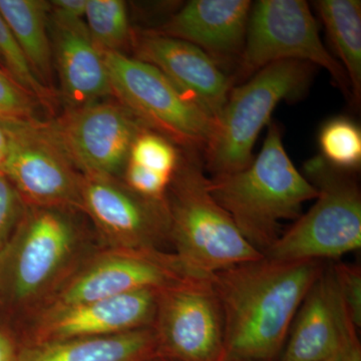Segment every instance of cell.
I'll return each mask as SVG.
<instances>
[{
    "mask_svg": "<svg viewBox=\"0 0 361 361\" xmlns=\"http://www.w3.org/2000/svg\"><path fill=\"white\" fill-rule=\"evenodd\" d=\"M323 261L263 257L214 273L211 285L225 323V361H277Z\"/></svg>",
    "mask_w": 361,
    "mask_h": 361,
    "instance_id": "obj_1",
    "label": "cell"
},
{
    "mask_svg": "<svg viewBox=\"0 0 361 361\" xmlns=\"http://www.w3.org/2000/svg\"><path fill=\"white\" fill-rule=\"evenodd\" d=\"M80 211L26 206L0 253V304L23 322L39 312L101 244L78 217Z\"/></svg>",
    "mask_w": 361,
    "mask_h": 361,
    "instance_id": "obj_2",
    "label": "cell"
},
{
    "mask_svg": "<svg viewBox=\"0 0 361 361\" xmlns=\"http://www.w3.org/2000/svg\"><path fill=\"white\" fill-rule=\"evenodd\" d=\"M208 189L262 255L281 235V221L298 219L303 204L317 196V190L292 163L275 123H268L262 149L248 167L209 178Z\"/></svg>",
    "mask_w": 361,
    "mask_h": 361,
    "instance_id": "obj_3",
    "label": "cell"
},
{
    "mask_svg": "<svg viewBox=\"0 0 361 361\" xmlns=\"http://www.w3.org/2000/svg\"><path fill=\"white\" fill-rule=\"evenodd\" d=\"M208 180L198 158L180 160L165 200L174 253L190 269L212 276L263 255L246 241L231 216L213 198Z\"/></svg>",
    "mask_w": 361,
    "mask_h": 361,
    "instance_id": "obj_4",
    "label": "cell"
},
{
    "mask_svg": "<svg viewBox=\"0 0 361 361\" xmlns=\"http://www.w3.org/2000/svg\"><path fill=\"white\" fill-rule=\"evenodd\" d=\"M304 172L317 190L315 204L263 256L283 262H324L360 249L361 195L353 172L334 167L322 156L310 159Z\"/></svg>",
    "mask_w": 361,
    "mask_h": 361,
    "instance_id": "obj_5",
    "label": "cell"
},
{
    "mask_svg": "<svg viewBox=\"0 0 361 361\" xmlns=\"http://www.w3.org/2000/svg\"><path fill=\"white\" fill-rule=\"evenodd\" d=\"M312 66L298 61H277L257 71L246 84L232 87L204 153V167L213 177L250 165L252 149L273 111L280 102L296 99L307 89Z\"/></svg>",
    "mask_w": 361,
    "mask_h": 361,
    "instance_id": "obj_6",
    "label": "cell"
},
{
    "mask_svg": "<svg viewBox=\"0 0 361 361\" xmlns=\"http://www.w3.org/2000/svg\"><path fill=\"white\" fill-rule=\"evenodd\" d=\"M111 92L148 129L205 153L217 121L195 104L160 70L123 52H104Z\"/></svg>",
    "mask_w": 361,
    "mask_h": 361,
    "instance_id": "obj_7",
    "label": "cell"
},
{
    "mask_svg": "<svg viewBox=\"0 0 361 361\" xmlns=\"http://www.w3.org/2000/svg\"><path fill=\"white\" fill-rule=\"evenodd\" d=\"M210 278L190 269L174 252L99 246L35 315L130 292L161 291Z\"/></svg>",
    "mask_w": 361,
    "mask_h": 361,
    "instance_id": "obj_8",
    "label": "cell"
},
{
    "mask_svg": "<svg viewBox=\"0 0 361 361\" xmlns=\"http://www.w3.org/2000/svg\"><path fill=\"white\" fill-rule=\"evenodd\" d=\"M0 126L7 139L4 175L26 206L80 212L82 174L59 141L51 123L37 118L0 120Z\"/></svg>",
    "mask_w": 361,
    "mask_h": 361,
    "instance_id": "obj_9",
    "label": "cell"
},
{
    "mask_svg": "<svg viewBox=\"0 0 361 361\" xmlns=\"http://www.w3.org/2000/svg\"><path fill=\"white\" fill-rule=\"evenodd\" d=\"M282 61L322 66L343 94L351 97L345 71L325 49L314 16L304 0H260L252 6L240 75L250 77Z\"/></svg>",
    "mask_w": 361,
    "mask_h": 361,
    "instance_id": "obj_10",
    "label": "cell"
},
{
    "mask_svg": "<svg viewBox=\"0 0 361 361\" xmlns=\"http://www.w3.org/2000/svg\"><path fill=\"white\" fill-rule=\"evenodd\" d=\"M80 210L92 222L101 246L165 250L171 245L165 199L142 196L121 178L82 175Z\"/></svg>",
    "mask_w": 361,
    "mask_h": 361,
    "instance_id": "obj_11",
    "label": "cell"
},
{
    "mask_svg": "<svg viewBox=\"0 0 361 361\" xmlns=\"http://www.w3.org/2000/svg\"><path fill=\"white\" fill-rule=\"evenodd\" d=\"M158 357L225 361V323L210 279L159 292L155 320Z\"/></svg>",
    "mask_w": 361,
    "mask_h": 361,
    "instance_id": "obj_12",
    "label": "cell"
},
{
    "mask_svg": "<svg viewBox=\"0 0 361 361\" xmlns=\"http://www.w3.org/2000/svg\"><path fill=\"white\" fill-rule=\"evenodd\" d=\"M52 130L82 175L120 178L133 144L149 130L120 103L97 101L71 108Z\"/></svg>",
    "mask_w": 361,
    "mask_h": 361,
    "instance_id": "obj_13",
    "label": "cell"
},
{
    "mask_svg": "<svg viewBox=\"0 0 361 361\" xmlns=\"http://www.w3.org/2000/svg\"><path fill=\"white\" fill-rule=\"evenodd\" d=\"M159 292H130L39 313L23 322V345L116 336L153 326Z\"/></svg>",
    "mask_w": 361,
    "mask_h": 361,
    "instance_id": "obj_14",
    "label": "cell"
},
{
    "mask_svg": "<svg viewBox=\"0 0 361 361\" xmlns=\"http://www.w3.org/2000/svg\"><path fill=\"white\" fill-rule=\"evenodd\" d=\"M137 56L156 66L185 96L218 120L234 80L206 52L184 40L153 32L140 35Z\"/></svg>",
    "mask_w": 361,
    "mask_h": 361,
    "instance_id": "obj_15",
    "label": "cell"
},
{
    "mask_svg": "<svg viewBox=\"0 0 361 361\" xmlns=\"http://www.w3.org/2000/svg\"><path fill=\"white\" fill-rule=\"evenodd\" d=\"M252 6L249 0H193L157 32L196 45L219 66L239 63Z\"/></svg>",
    "mask_w": 361,
    "mask_h": 361,
    "instance_id": "obj_16",
    "label": "cell"
},
{
    "mask_svg": "<svg viewBox=\"0 0 361 361\" xmlns=\"http://www.w3.org/2000/svg\"><path fill=\"white\" fill-rule=\"evenodd\" d=\"M348 313L330 264L305 296L277 361H324L341 350Z\"/></svg>",
    "mask_w": 361,
    "mask_h": 361,
    "instance_id": "obj_17",
    "label": "cell"
},
{
    "mask_svg": "<svg viewBox=\"0 0 361 361\" xmlns=\"http://www.w3.org/2000/svg\"><path fill=\"white\" fill-rule=\"evenodd\" d=\"M52 54L61 90L71 108L101 101L113 94L104 54L90 39L85 20H51Z\"/></svg>",
    "mask_w": 361,
    "mask_h": 361,
    "instance_id": "obj_18",
    "label": "cell"
},
{
    "mask_svg": "<svg viewBox=\"0 0 361 361\" xmlns=\"http://www.w3.org/2000/svg\"><path fill=\"white\" fill-rule=\"evenodd\" d=\"M158 357L153 327L116 336L23 345L18 361H151Z\"/></svg>",
    "mask_w": 361,
    "mask_h": 361,
    "instance_id": "obj_19",
    "label": "cell"
},
{
    "mask_svg": "<svg viewBox=\"0 0 361 361\" xmlns=\"http://www.w3.org/2000/svg\"><path fill=\"white\" fill-rule=\"evenodd\" d=\"M49 2L42 0H0V14L35 75L49 89L54 61L49 35Z\"/></svg>",
    "mask_w": 361,
    "mask_h": 361,
    "instance_id": "obj_20",
    "label": "cell"
},
{
    "mask_svg": "<svg viewBox=\"0 0 361 361\" xmlns=\"http://www.w3.org/2000/svg\"><path fill=\"white\" fill-rule=\"evenodd\" d=\"M334 51L348 75L351 97H361V2L318 0L313 2Z\"/></svg>",
    "mask_w": 361,
    "mask_h": 361,
    "instance_id": "obj_21",
    "label": "cell"
},
{
    "mask_svg": "<svg viewBox=\"0 0 361 361\" xmlns=\"http://www.w3.org/2000/svg\"><path fill=\"white\" fill-rule=\"evenodd\" d=\"M85 23L102 54L121 52L130 39L127 4L122 0H87Z\"/></svg>",
    "mask_w": 361,
    "mask_h": 361,
    "instance_id": "obj_22",
    "label": "cell"
},
{
    "mask_svg": "<svg viewBox=\"0 0 361 361\" xmlns=\"http://www.w3.org/2000/svg\"><path fill=\"white\" fill-rule=\"evenodd\" d=\"M322 158L334 167L355 172L361 164V132L348 118L329 121L318 135Z\"/></svg>",
    "mask_w": 361,
    "mask_h": 361,
    "instance_id": "obj_23",
    "label": "cell"
},
{
    "mask_svg": "<svg viewBox=\"0 0 361 361\" xmlns=\"http://www.w3.org/2000/svg\"><path fill=\"white\" fill-rule=\"evenodd\" d=\"M0 66L37 102L51 108L54 92L35 75L18 40L0 14Z\"/></svg>",
    "mask_w": 361,
    "mask_h": 361,
    "instance_id": "obj_24",
    "label": "cell"
},
{
    "mask_svg": "<svg viewBox=\"0 0 361 361\" xmlns=\"http://www.w3.org/2000/svg\"><path fill=\"white\" fill-rule=\"evenodd\" d=\"M180 160L179 154L170 140L147 130L135 139L128 163L172 178Z\"/></svg>",
    "mask_w": 361,
    "mask_h": 361,
    "instance_id": "obj_25",
    "label": "cell"
},
{
    "mask_svg": "<svg viewBox=\"0 0 361 361\" xmlns=\"http://www.w3.org/2000/svg\"><path fill=\"white\" fill-rule=\"evenodd\" d=\"M37 101L0 68V120H32Z\"/></svg>",
    "mask_w": 361,
    "mask_h": 361,
    "instance_id": "obj_26",
    "label": "cell"
},
{
    "mask_svg": "<svg viewBox=\"0 0 361 361\" xmlns=\"http://www.w3.org/2000/svg\"><path fill=\"white\" fill-rule=\"evenodd\" d=\"M26 210V204L6 176L0 175V253L16 232Z\"/></svg>",
    "mask_w": 361,
    "mask_h": 361,
    "instance_id": "obj_27",
    "label": "cell"
},
{
    "mask_svg": "<svg viewBox=\"0 0 361 361\" xmlns=\"http://www.w3.org/2000/svg\"><path fill=\"white\" fill-rule=\"evenodd\" d=\"M339 293L351 322L361 327V269L360 266L338 262L330 264Z\"/></svg>",
    "mask_w": 361,
    "mask_h": 361,
    "instance_id": "obj_28",
    "label": "cell"
},
{
    "mask_svg": "<svg viewBox=\"0 0 361 361\" xmlns=\"http://www.w3.org/2000/svg\"><path fill=\"white\" fill-rule=\"evenodd\" d=\"M172 178L128 163L123 171V180L133 191L142 196L152 199H165Z\"/></svg>",
    "mask_w": 361,
    "mask_h": 361,
    "instance_id": "obj_29",
    "label": "cell"
},
{
    "mask_svg": "<svg viewBox=\"0 0 361 361\" xmlns=\"http://www.w3.org/2000/svg\"><path fill=\"white\" fill-rule=\"evenodd\" d=\"M49 6L51 20L65 23L85 20L87 0H54L49 2Z\"/></svg>",
    "mask_w": 361,
    "mask_h": 361,
    "instance_id": "obj_30",
    "label": "cell"
},
{
    "mask_svg": "<svg viewBox=\"0 0 361 361\" xmlns=\"http://www.w3.org/2000/svg\"><path fill=\"white\" fill-rule=\"evenodd\" d=\"M341 361H361V345L357 336V327L349 315L344 318L342 327Z\"/></svg>",
    "mask_w": 361,
    "mask_h": 361,
    "instance_id": "obj_31",
    "label": "cell"
},
{
    "mask_svg": "<svg viewBox=\"0 0 361 361\" xmlns=\"http://www.w3.org/2000/svg\"><path fill=\"white\" fill-rule=\"evenodd\" d=\"M20 353L16 337L6 327L0 326V361H18Z\"/></svg>",
    "mask_w": 361,
    "mask_h": 361,
    "instance_id": "obj_32",
    "label": "cell"
},
{
    "mask_svg": "<svg viewBox=\"0 0 361 361\" xmlns=\"http://www.w3.org/2000/svg\"><path fill=\"white\" fill-rule=\"evenodd\" d=\"M7 148V139L6 133H4V129H2L1 126H0V153L6 155Z\"/></svg>",
    "mask_w": 361,
    "mask_h": 361,
    "instance_id": "obj_33",
    "label": "cell"
},
{
    "mask_svg": "<svg viewBox=\"0 0 361 361\" xmlns=\"http://www.w3.org/2000/svg\"><path fill=\"white\" fill-rule=\"evenodd\" d=\"M324 361H341V350H339L336 355L331 356V357L329 358V360Z\"/></svg>",
    "mask_w": 361,
    "mask_h": 361,
    "instance_id": "obj_34",
    "label": "cell"
},
{
    "mask_svg": "<svg viewBox=\"0 0 361 361\" xmlns=\"http://www.w3.org/2000/svg\"><path fill=\"white\" fill-rule=\"evenodd\" d=\"M4 155L0 153V175H4Z\"/></svg>",
    "mask_w": 361,
    "mask_h": 361,
    "instance_id": "obj_35",
    "label": "cell"
},
{
    "mask_svg": "<svg viewBox=\"0 0 361 361\" xmlns=\"http://www.w3.org/2000/svg\"><path fill=\"white\" fill-rule=\"evenodd\" d=\"M155 361H173V360H168V358H165V357H157Z\"/></svg>",
    "mask_w": 361,
    "mask_h": 361,
    "instance_id": "obj_36",
    "label": "cell"
},
{
    "mask_svg": "<svg viewBox=\"0 0 361 361\" xmlns=\"http://www.w3.org/2000/svg\"><path fill=\"white\" fill-rule=\"evenodd\" d=\"M155 360H156V358H155ZM155 360H151V361H155Z\"/></svg>",
    "mask_w": 361,
    "mask_h": 361,
    "instance_id": "obj_37",
    "label": "cell"
}]
</instances>
